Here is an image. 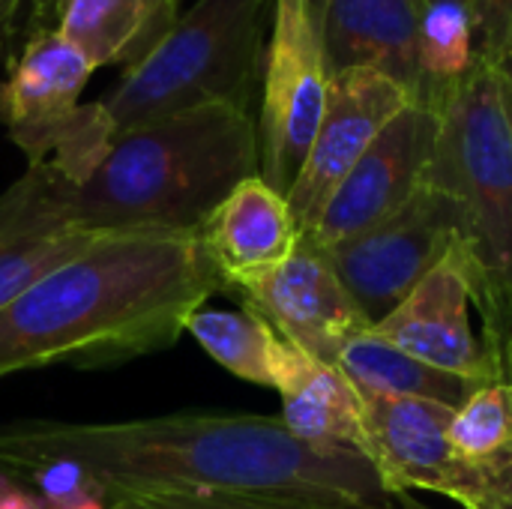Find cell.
<instances>
[{
    "label": "cell",
    "instance_id": "32",
    "mask_svg": "<svg viewBox=\"0 0 512 509\" xmlns=\"http://www.w3.org/2000/svg\"><path fill=\"white\" fill-rule=\"evenodd\" d=\"M468 3H471V0H468Z\"/></svg>",
    "mask_w": 512,
    "mask_h": 509
},
{
    "label": "cell",
    "instance_id": "9",
    "mask_svg": "<svg viewBox=\"0 0 512 509\" xmlns=\"http://www.w3.org/2000/svg\"><path fill=\"white\" fill-rule=\"evenodd\" d=\"M453 414L429 399L363 396V456L390 495L435 492L465 509L483 507V483L450 444Z\"/></svg>",
    "mask_w": 512,
    "mask_h": 509
},
{
    "label": "cell",
    "instance_id": "21",
    "mask_svg": "<svg viewBox=\"0 0 512 509\" xmlns=\"http://www.w3.org/2000/svg\"><path fill=\"white\" fill-rule=\"evenodd\" d=\"M186 330L231 375L258 387H276L285 339H279L276 330L252 309H198L195 315H189Z\"/></svg>",
    "mask_w": 512,
    "mask_h": 509
},
{
    "label": "cell",
    "instance_id": "7",
    "mask_svg": "<svg viewBox=\"0 0 512 509\" xmlns=\"http://www.w3.org/2000/svg\"><path fill=\"white\" fill-rule=\"evenodd\" d=\"M330 90V69L312 0H273L258 108L261 177L288 198L315 132L321 126Z\"/></svg>",
    "mask_w": 512,
    "mask_h": 509
},
{
    "label": "cell",
    "instance_id": "18",
    "mask_svg": "<svg viewBox=\"0 0 512 509\" xmlns=\"http://www.w3.org/2000/svg\"><path fill=\"white\" fill-rule=\"evenodd\" d=\"M180 18L177 0H63L57 33L93 69L138 63Z\"/></svg>",
    "mask_w": 512,
    "mask_h": 509
},
{
    "label": "cell",
    "instance_id": "3",
    "mask_svg": "<svg viewBox=\"0 0 512 509\" xmlns=\"http://www.w3.org/2000/svg\"><path fill=\"white\" fill-rule=\"evenodd\" d=\"M261 174L258 120L207 105L114 135L81 180L63 177L69 222L90 234H201L219 204Z\"/></svg>",
    "mask_w": 512,
    "mask_h": 509
},
{
    "label": "cell",
    "instance_id": "27",
    "mask_svg": "<svg viewBox=\"0 0 512 509\" xmlns=\"http://www.w3.org/2000/svg\"><path fill=\"white\" fill-rule=\"evenodd\" d=\"M498 69V78H501V90H504V105H507V114H510V126H512V54H507L504 60L495 63Z\"/></svg>",
    "mask_w": 512,
    "mask_h": 509
},
{
    "label": "cell",
    "instance_id": "25",
    "mask_svg": "<svg viewBox=\"0 0 512 509\" xmlns=\"http://www.w3.org/2000/svg\"><path fill=\"white\" fill-rule=\"evenodd\" d=\"M477 60L498 63L512 54V0H471Z\"/></svg>",
    "mask_w": 512,
    "mask_h": 509
},
{
    "label": "cell",
    "instance_id": "30",
    "mask_svg": "<svg viewBox=\"0 0 512 509\" xmlns=\"http://www.w3.org/2000/svg\"><path fill=\"white\" fill-rule=\"evenodd\" d=\"M33 509H45V504H42V498H36V501H33Z\"/></svg>",
    "mask_w": 512,
    "mask_h": 509
},
{
    "label": "cell",
    "instance_id": "14",
    "mask_svg": "<svg viewBox=\"0 0 512 509\" xmlns=\"http://www.w3.org/2000/svg\"><path fill=\"white\" fill-rule=\"evenodd\" d=\"M96 237L69 222L63 174L30 165L0 195V312Z\"/></svg>",
    "mask_w": 512,
    "mask_h": 509
},
{
    "label": "cell",
    "instance_id": "4",
    "mask_svg": "<svg viewBox=\"0 0 512 509\" xmlns=\"http://www.w3.org/2000/svg\"><path fill=\"white\" fill-rule=\"evenodd\" d=\"M435 156L426 183L462 213V249L483 345H512V126L498 69L477 60L432 108Z\"/></svg>",
    "mask_w": 512,
    "mask_h": 509
},
{
    "label": "cell",
    "instance_id": "11",
    "mask_svg": "<svg viewBox=\"0 0 512 509\" xmlns=\"http://www.w3.org/2000/svg\"><path fill=\"white\" fill-rule=\"evenodd\" d=\"M411 102L414 96L405 84L372 66H351L330 75L321 126L309 147L306 165L288 192L300 237L315 228L339 183L351 174L387 123Z\"/></svg>",
    "mask_w": 512,
    "mask_h": 509
},
{
    "label": "cell",
    "instance_id": "19",
    "mask_svg": "<svg viewBox=\"0 0 512 509\" xmlns=\"http://www.w3.org/2000/svg\"><path fill=\"white\" fill-rule=\"evenodd\" d=\"M456 456L483 483V507L512 489V354L501 369L480 381L477 390L456 408L450 423Z\"/></svg>",
    "mask_w": 512,
    "mask_h": 509
},
{
    "label": "cell",
    "instance_id": "23",
    "mask_svg": "<svg viewBox=\"0 0 512 509\" xmlns=\"http://www.w3.org/2000/svg\"><path fill=\"white\" fill-rule=\"evenodd\" d=\"M42 492L45 509H108V492L69 459H45L24 468Z\"/></svg>",
    "mask_w": 512,
    "mask_h": 509
},
{
    "label": "cell",
    "instance_id": "2",
    "mask_svg": "<svg viewBox=\"0 0 512 509\" xmlns=\"http://www.w3.org/2000/svg\"><path fill=\"white\" fill-rule=\"evenodd\" d=\"M222 288L201 234H99L0 312V378L165 351Z\"/></svg>",
    "mask_w": 512,
    "mask_h": 509
},
{
    "label": "cell",
    "instance_id": "29",
    "mask_svg": "<svg viewBox=\"0 0 512 509\" xmlns=\"http://www.w3.org/2000/svg\"><path fill=\"white\" fill-rule=\"evenodd\" d=\"M486 509H512V489L510 492H504L501 498H495V501H492Z\"/></svg>",
    "mask_w": 512,
    "mask_h": 509
},
{
    "label": "cell",
    "instance_id": "13",
    "mask_svg": "<svg viewBox=\"0 0 512 509\" xmlns=\"http://www.w3.org/2000/svg\"><path fill=\"white\" fill-rule=\"evenodd\" d=\"M471 303L468 258L456 240L444 261L369 333L435 369L486 381L498 369L471 327Z\"/></svg>",
    "mask_w": 512,
    "mask_h": 509
},
{
    "label": "cell",
    "instance_id": "17",
    "mask_svg": "<svg viewBox=\"0 0 512 509\" xmlns=\"http://www.w3.org/2000/svg\"><path fill=\"white\" fill-rule=\"evenodd\" d=\"M276 390L282 393V420L297 438L363 453V396L339 366L285 342Z\"/></svg>",
    "mask_w": 512,
    "mask_h": 509
},
{
    "label": "cell",
    "instance_id": "16",
    "mask_svg": "<svg viewBox=\"0 0 512 509\" xmlns=\"http://www.w3.org/2000/svg\"><path fill=\"white\" fill-rule=\"evenodd\" d=\"M201 240L228 288L282 267L300 246V228L285 195L261 174L243 180L207 219Z\"/></svg>",
    "mask_w": 512,
    "mask_h": 509
},
{
    "label": "cell",
    "instance_id": "24",
    "mask_svg": "<svg viewBox=\"0 0 512 509\" xmlns=\"http://www.w3.org/2000/svg\"><path fill=\"white\" fill-rule=\"evenodd\" d=\"M108 504H123L129 509H324L297 501L273 498H246V495H186V492H129L111 495Z\"/></svg>",
    "mask_w": 512,
    "mask_h": 509
},
{
    "label": "cell",
    "instance_id": "22",
    "mask_svg": "<svg viewBox=\"0 0 512 509\" xmlns=\"http://www.w3.org/2000/svg\"><path fill=\"white\" fill-rule=\"evenodd\" d=\"M420 96L417 105L435 108L438 99L477 66L474 15L468 0H420L417 27Z\"/></svg>",
    "mask_w": 512,
    "mask_h": 509
},
{
    "label": "cell",
    "instance_id": "12",
    "mask_svg": "<svg viewBox=\"0 0 512 509\" xmlns=\"http://www.w3.org/2000/svg\"><path fill=\"white\" fill-rule=\"evenodd\" d=\"M234 291L279 339L330 366L357 336L372 330L330 261L303 243L282 267L246 279Z\"/></svg>",
    "mask_w": 512,
    "mask_h": 509
},
{
    "label": "cell",
    "instance_id": "28",
    "mask_svg": "<svg viewBox=\"0 0 512 509\" xmlns=\"http://www.w3.org/2000/svg\"><path fill=\"white\" fill-rule=\"evenodd\" d=\"M18 6H21V0H0V36H3V30L12 24Z\"/></svg>",
    "mask_w": 512,
    "mask_h": 509
},
{
    "label": "cell",
    "instance_id": "10",
    "mask_svg": "<svg viewBox=\"0 0 512 509\" xmlns=\"http://www.w3.org/2000/svg\"><path fill=\"white\" fill-rule=\"evenodd\" d=\"M435 141L438 114L411 102L387 123V129L339 183L321 219L309 234L300 237V243L324 252L396 216L426 183Z\"/></svg>",
    "mask_w": 512,
    "mask_h": 509
},
{
    "label": "cell",
    "instance_id": "15",
    "mask_svg": "<svg viewBox=\"0 0 512 509\" xmlns=\"http://www.w3.org/2000/svg\"><path fill=\"white\" fill-rule=\"evenodd\" d=\"M327 69L372 66L420 96V0H312Z\"/></svg>",
    "mask_w": 512,
    "mask_h": 509
},
{
    "label": "cell",
    "instance_id": "1",
    "mask_svg": "<svg viewBox=\"0 0 512 509\" xmlns=\"http://www.w3.org/2000/svg\"><path fill=\"white\" fill-rule=\"evenodd\" d=\"M69 459L111 495L186 492L297 501L324 509H396L351 447L297 438L282 417L171 414L126 423L27 420L0 429V462Z\"/></svg>",
    "mask_w": 512,
    "mask_h": 509
},
{
    "label": "cell",
    "instance_id": "5",
    "mask_svg": "<svg viewBox=\"0 0 512 509\" xmlns=\"http://www.w3.org/2000/svg\"><path fill=\"white\" fill-rule=\"evenodd\" d=\"M273 0H198L99 99L114 132L207 105L252 111Z\"/></svg>",
    "mask_w": 512,
    "mask_h": 509
},
{
    "label": "cell",
    "instance_id": "20",
    "mask_svg": "<svg viewBox=\"0 0 512 509\" xmlns=\"http://www.w3.org/2000/svg\"><path fill=\"white\" fill-rule=\"evenodd\" d=\"M336 366L348 375V381L360 390V396H408V399L441 402L450 408H462L465 399L480 384L435 369L372 333L357 336L342 351Z\"/></svg>",
    "mask_w": 512,
    "mask_h": 509
},
{
    "label": "cell",
    "instance_id": "26",
    "mask_svg": "<svg viewBox=\"0 0 512 509\" xmlns=\"http://www.w3.org/2000/svg\"><path fill=\"white\" fill-rule=\"evenodd\" d=\"M33 501L36 498L30 492L18 489L12 480L0 474V509H33Z\"/></svg>",
    "mask_w": 512,
    "mask_h": 509
},
{
    "label": "cell",
    "instance_id": "6",
    "mask_svg": "<svg viewBox=\"0 0 512 509\" xmlns=\"http://www.w3.org/2000/svg\"><path fill=\"white\" fill-rule=\"evenodd\" d=\"M93 75L87 57L57 27L33 33L0 84V123L30 165H51L81 183L114 141L99 102H81Z\"/></svg>",
    "mask_w": 512,
    "mask_h": 509
},
{
    "label": "cell",
    "instance_id": "8",
    "mask_svg": "<svg viewBox=\"0 0 512 509\" xmlns=\"http://www.w3.org/2000/svg\"><path fill=\"white\" fill-rule=\"evenodd\" d=\"M462 240V213L450 195L423 183L420 192L372 231L318 249L375 327L381 324Z\"/></svg>",
    "mask_w": 512,
    "mask_h": 509
},
{
    "label": "cell",
    "instance_id": "31",
    "mask_svg": "<svg viewBox=\"0 0 512 509\" xmlns=\"http://www.w3.org/2000/svg\"><path fill=\"white\" fill-rule=\"evenodd\" d=\"M108 509H129V507H123V504H108Z\"/></svg>",
    "mask_w": 512,
    "mask_h": 509
}]
</instances>
